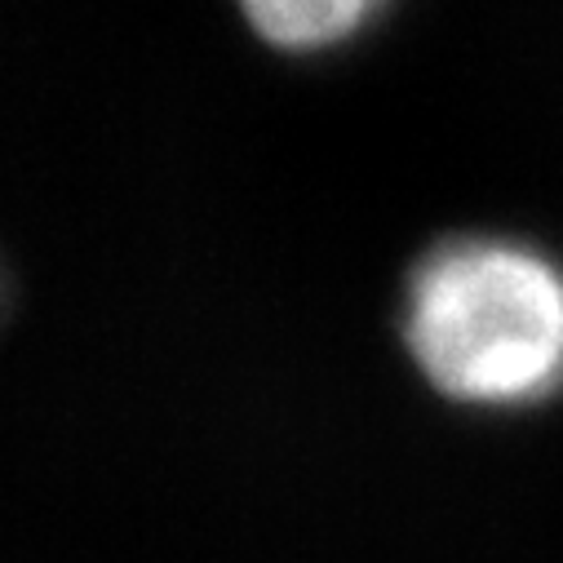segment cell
<instances>
[{
    "label": "cell",
    "instance_id": "2",
    "mask_svg": "<svg viewBox=\"0 0 563 563\" xmlns=\"http://www.w3.org/2000/svg\"><path fill=\"white\" fill-rule=\"evenodd\" d=\"M249 23L279 49H324L360 32L382 0H240Z\"/></svg>",
    "mask_w": 563,
    "mask_h": 563
},
{
    "label": "cell",
    "instance_id": "1",
    "mask_svg": "<svg viewBox=\"0 0 563 563\" xmlns=\"http://www.w3.org/2000/svg\"><path fill=\"white\" fill-rule=\"evenodd\" d=\"M404 342L440 395L519 412L563 390V266L510 235H457L408 275Z\"/></svg>",
    "mask_w": 563,
    "mask_h": 563
}]
</instances>
